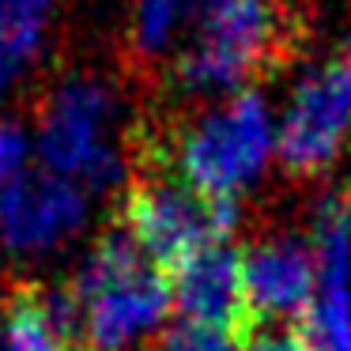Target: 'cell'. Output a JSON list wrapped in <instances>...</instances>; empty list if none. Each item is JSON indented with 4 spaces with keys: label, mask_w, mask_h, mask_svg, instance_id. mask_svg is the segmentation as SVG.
I'll return each mask as SVG.
<instances>
[{
    "label": "cell",
    "mask_w": 351,
    "mask_h": 351,
    "mask_svg": "<svg viewBox=\"0 0 351 351\" xmlns=\"http://www.w3.org/2000/svg\"><path fill=\"white\" fill-rule=\"evenodd\" d=\"M351 136V38H343L291 91L280 114L276 159L298 178L325 174Z\"/></svg>",
    "instance_id": "5b68a950"
},
{
    "label": "cell",
    "mask_w": 351,
    "mask_h": 351,
    "mask_svg": "<svg viewBox=\"0 0 351 351\" xmlns=\"http://www.w3.org/2000/svg\"><path fill=\"white\" fill-rule=\"evenodd\" d=\"M91 219V193L61 174L34 167L0 189V253L38 261L64 250Z\"/></svg>",
    "instance_id": "8992f818"
},
{
    "label": "cell",
    "mask_w": 351,
    "mask_h": 351,
    "mask_svg": "<svg viewBox=\"0 0 351 351\" xmlns=\"http://www.w3.org/2000/svg\"><path fill=\"white\" fill-rule=\"evenodd\" d=\"M280 42L276 0H208L178 57V84L189 95L227 99L245 91Z\"/></svg>",
    "instance_id": "3957f363"
},
{
    "label": "cell",
    "mask_w": 351,
    "mask_h": 351,
    "mask_svg": "<svg viewBox=\"0 0 351 351\" xmlns=\"http://www.w3.org/2000/svg\"><path fill=\"white\" fill-rule=\"evenodd\" d=\"M340 204H343V223H348V230H351V193L340 197Z\"/></svg>",
    "instance_id": "2e32d148"
},
{
    "label": "cell",
    "mask_w": 351,
    "mask_h": 351,
    "mask_svg": "<svg viewBox=\"0 0 351 351\" xmlns=\"http://www.w3.org/2000/svg\"><path fill=\"white\" fill-rule=\"evenodd\" d=\"M117 95L95 76H72L46 99L34 129L38 167L84 185L91 197L125 182V155L117 144Z\"/></svg>",
    "instance_id": "7a4b0ae2"
},
{
    "label": "cell",
    "mask_w": 351,
    "mask_h": 351,
    "mask_svg": "<svg viewBox=\"0 0 351 351\" xmlns=\"http://www.w3.org/2000/svg\"><path fill=\"white\" fill-rule=\"evenodd\" d=\"M238 227V200H212L182 178H152L125 197V230L159 268L174 272L182 261L215 245Z\"/></svg>",
    "instance_id": "277c9868"
},
{
    "label": "cell",
    "mask_w": 351,
    "mask_h": 351,
    "mask_svg": "<svg viewBox=\"0 0 351 351\" xmlns=\"http://www.w3.org/2000/svg\"><path fill=\"white\" fill-rule=\"evenodd\" d=\"M38 162V144H34V132L19 121L0 117V189L19 178H27Z\"/></svg>",
    "instance_id": "5bb4252c"
},
{
    "label": "cell",
    "mask_w": 351,
    "mask_h": 351,
    "mask_svg": "<svg viewBox=\"0 0 351 351\" xmlns=\"http://www.w3.org/2000/svg\"><path fill=\"white\" fill-rule=\"evenodd\" d=\"M57 0H0V102L38 61Z\"/></svg>",
    "instance_id": "30bf717a"
},
{
    "label": "cell",
    "mask_w": 351,
    "mask_h": 351,
    "mask_svg": "<svg viewBox=\"0 0 351 351\" xmlns=\"http://www.w3.org/2000/svg\"><path fill=\"white\" fill-rule=\"evenodd\" d=\"M280 147V117L257 91L215 99L178 136L174 167L185 185L212 200H238L265 178Z\"/></svg>",
    "instance_id": "6da1fadb"
},
{
    "label": "cell",
    "mask_w": 351,
    "mask_h": 351,
    "mask_svg": "<svg viewBox=\"0 0 351 351\" xmlns=\"http://www.w3.org/2000/svg\"><path fill=\"white\" fill-rule=\"evenodd\" d=\"M0 336H4V321H0Z\"/></svg>",
    "instance_id": "e0dca14e"
},
{
    "label": "cell",
    "mask_w": 351,
    "mask_h": 351,
    "mask_svg": "<svg viewBox=\"0 0 351 351\" xmlns=\"http://www.w3.org/2000/svg\"><path fill=\"white\" fill-rule=\"evenodd\" d=\"M208 0H132L129 38L140 57H162L174 49L182 31L197 27Z\"/></svg>",
    "instance_id": "8fae6325"
},
{
    "label": "cell",
    "mask_w": 351,
    "mask_h": 351,
    "mask_svg": "<svg viewBox=\"0 0 351 351\" xmlns=\"http://www.w3.org/2000/svg\"><path fill=\"white\" fill-rule=\"evenodd\" d=\"M242 283H245V310L250 317L291 321L306 317L317 298V257L310 238L272 234L242 253Z\"/></svg>",
    "instance_id": "ba28073f"
},
{
    "label": "cell",
    "mask_w": 351,
    "mask_h": 351,
    "mask_svg": "<svg viewBox=\"0 0 351 351\" xmlns=\"http://www.w3.org/2000/svg\"><path fill=\"white\" fill-rule=\"evenodd\" d=\"M242 328L208 325V321L178 317L162 332V351H242Z\"/></svg>",
    "instance_id": "4fadbf2b"
},
{
    "label": "cell",
    "mask_w": 351,
    "mask_h": 351,
    "mask_svg": "<svg viewBox=\"0 0 351 351\" xmlns=\"http://www.w3.org/2000/svg\"><path fill=\"white\" fill-rule=\"evenodd\" d=\"M170 291H174V310L189 321L242 328L250 317L242 283V253L230 250L227 242L204 245L189 261H182L170 272Z\"/></svg>",
    "instance_id": "9c48e42d"
},
{
    "label": "cell",
    "mask_w": 351,
    "mask_h": 351,
    "mask_svg": "<svg viewBox=\"0 0 351 351\" xmlns=\"http://www.w3.org/2000/svg\"><path fill=\"white\" fill-rule=\"evenodd\" d=\"M152 351H162V348H152Z\"/></svg>",
    "instance_id": "ac0fdd59"
},
{
    "label": "cell",
    "mask_w": 351,
    "mask_h": 351,
    "mask_svg": "<svg viewBox=\"0 0 351 351\" xmlns=\"http://www.w3.org/2000/svg\"><path fill=\"white\" fill-rule=\"evenodd\" d=\"M69 340L49 325L42 313L38 298L31 291H19L12 298L8 313H4V336H0V351H64Z\"/></svg>",
    "instance_id": "7c38bea8"
},
{
    "label": "cell",
    "mask_w": 351,
    "mask_h": 351,
    "mask_svg": "<svg viewBox=\"0 0 351 351\" xmlns=\"http://www.w3.org/2000/svg\"><path fill=\"white\" fill-rule=\"evenodd\" d=\"M84 306V343L91 351H129L144 336L159 332L174 306L170 280L155 261H140L117 280L102 283Z\"/></svg>",
    "instance_id": "52a82bcc"
},
{
    "label": "cell",
    "mask_w": 351,
    "mask_h": 351,
    "mask_svg": "<svg viewBox=\"0 0 351 351\" xmlns=\"http://www.w3.org/2000/svg\"><path fill=\"white\" fill-rule=\"evenodd\" d=\"M242 351H310V348H306L302 336L276 328V332H253L250 340L242 343Z\"/></svg>",
    "instance_id": "9a60e30c"
}]
</instances>
